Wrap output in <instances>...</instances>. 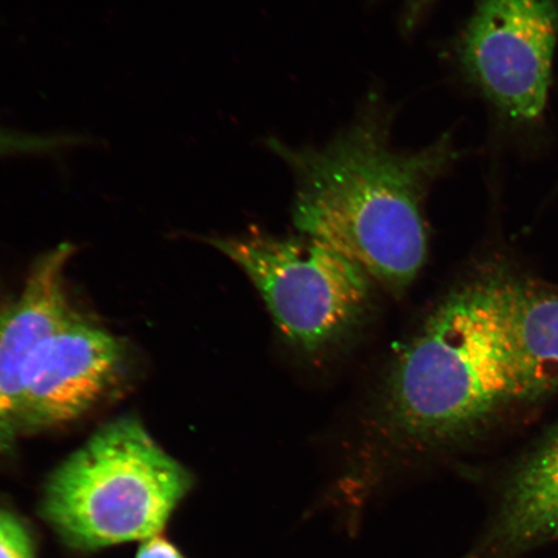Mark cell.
Instances as JSON below:
<instances>
[{
  "mask_svg": "<svg viewBox=\"0 0 558 558\" xmlns=\"http://www.w3.org/2000/svg\"><path fill=\"white\" fill-rule=\"evenodd\" d=\"M396 111L369 94L351 124L324 146L265 145L295 180L292 221L299 234L329 244L376 286L400 294L428 256L424 204L460 157L449 134L424 148L393 144Z\"/></svg>",
  "mask_w": 558,
  "mask_h": 558,
  "instance_id": "obj_1",
  "label": "cell"
},
{
  "mask_svg": "<svg viewBox=\"0 0 558 558\" xmlns=\"http://www.w3.org/2000/svg\"><path fill=\"white\" fill-rule=\"evenodd\" d=\"M192 487L142 422L121 417L52 473L41 514L69 546L97 549L159 535Z\"/></svg>",
  "mask_w": 558,
  "mask_h": 558,
  "instance_id": "obj_2",
  "label": "cell"
},
{
  "mask_svg": "<svg viewBox=\"0 0 558 558\" xmlns=\"http://www.w3.org/2000/svg\"><path fill=\"white\" fill-rule=\"evenodd\" d=\"M208 242L247 276L283 339L306 355L343 343L372 311L375 282L329 244L262 233Z\"/></svg>",
  "mask_w": 558,
  "mask_h": 558,
  "instance_id": "obj_3",
  "label": "cell"
},
{
  "mask_svg": "<svg viewBox=\"0 0 558 558\" xmlns=\"http://www.w3.org/2000/svg\"><path fill=\"white\" fill-rule=\"evenodd\" d=\"M558 35L555 0H478L457 41L465 78L518 122L546 109Z\"/></svg>",
  "mask_w": 558,
  "mask_h": 558,
  "instance_id": "obj_4",
  "label": "cell"
},
{
  "mask_svg": "<svg viewBox=\"0 0 558 558\" xmlns=\"http://www.w3.org/2000/svg\"><path fill=\"white\" fill-rule=\"evenodd\" d=\"M121 339L74 313L35 353L17 413L19 437L78 421L128 373Z\"/></svg>",
  "mask_w": 558,
  "mask_h": 558,
  "instance_id": "obj_5",
  "label": "cell"
},
{
  "mask_svg": "<svg viewBox=\"0 0 558 558\" xmlns=\"http://www.w3.org/2000/svg\"><path fill=\"white\" fill-rule=\"evenodd\" d=\"M73 253L69 243L48 251L35 262L23 294L0 312V453L17 441L19 407L35 353L75 313L65 290Z\"/></svg>",
  "mask_w": 558,
  "mask_h": 558,
  "instance_id": "obj_6",
  "label": "cell"
},
{
  "mask_svg": "<svg viewBox=\"0 0 558 558\" xmlns=\"http://www.w3.org/2000/svg\"><path fill=\"white\" fill-rule=\"evenodd\" d=\"M558 541V428L515 464L487 525L458 558H518Z\"/></svg>",
  "mask_w": 558,
  "mask_h": 558,
  "instance_id": "obj_7",
  "label": "cell"
},
{
  "mask_svg": "<svg viewBox=\"0 0 558 558\" xmlns=\"http://www.w3.org/2000/svg\"><path fill=\"white\" fill-rule=\"evenodd\" d=\"M511 401L535 400L558 388V295L493 275Z\"/></svg>",
  "mask_w": 558,
  "mask_h": 558,
  "instance_id": "obj_8",
  "label": "cell"
},
{
  "mask_svg": "<svg viewBox=\"0 0 558 558\" xmlns=\"http://www.w3.org/2000/svg\"><path fill=\"white\" fill-rule=\"evenodd\" d=\"M93 142L81 135L26 134L0 125V158L11 156H53Z\"/></svg>",
  "mask_w": 558,
  "mask_h": 558,
  "instance_id": "obj_9",
  "label": "cell"
},
{
  "mask_svg": "<svg viewBox=\"0 0 558 558\" xmlns=\"http://www.w3.org/2000/svg\"><path fill=\"white\" fill-rule=\"evenodd\" d=\"M0 558H34L29 533L15 515L0 511Z\"/></svg>",
  "mask_w": 558,
  "mask_h": 558,
  "instance_id": "obj_10",
  "label": "cell"
},
{
  "mask_svg": "<svg viewBox=\"0 0 558 558\" xmlns=\"http://www.w3.org/2000/svg\"><path fill=\"white\" fill-rule=\"evenodd\" d=\"M436 0H407L401 13V31L404 35L413 34L427 16Z\"/></svg>",
  "mask_w": 558,
  "mask_h": 558,
  "instance_id": "obj_11",
  "label": "cell"
},
{
  "mask_svg": "<svg viewBox=\"0 0 558 558\" xmlns=\"http://www.w3.org/2000/svg\"><path fill=\"white\" fill-rule=\"evenodd\" d=\"M136 558H185L180 550L160 535L143 541Z\"/></svg>",
  "mask_w": 558,
  "mask_h": 558,
  "instance_id": "obj_12",
  "label": "cell"
}]
</instances>
